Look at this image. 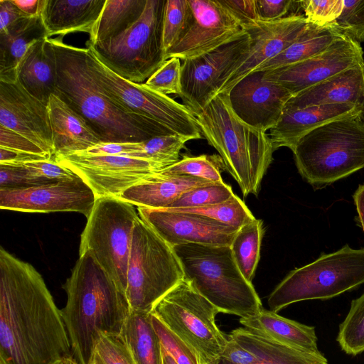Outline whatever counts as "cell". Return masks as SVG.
<instances>
[{"label": "cell", "instance_id": "7bdbcfd3", "mask_svg": "<svg viewBox=\"0 0 364 364\" xmlns=\"http://www.w3.org/2000/svg\"><path fill=\"white\" fill-rule=\"evenodd\" d=\"M341 33L354 41L364 42V0H343V8L334 21Z\"/></svg>", "mask_w": 364, "mask_h": 364}, {"label": "cell", "instance_id": "83f0119b", "mask_svg": "<svg viewBox=\"0 0 364 364\" xmlns=\"http://www.w3.org/2000/svg\"><path fill=\"white\" fill-rule=\"evenodd\" d=\"M47 38L43 37L29 47L17 69L22 86L46 105L55 93L56 80L55 55Z\"/></svg>", "mask_w": 364, "mask_h": 364}, {"label": "cell", "instance_id": "4dcf8cb0", "mask_svg": "<svg viewBox=\"0 0 364 364\" xmlns=\"http://www.w3.org/2000/svg\"><path fill=\"white\" fill-rule=\"evenodd\" d=\"M120 336L136 364H163V346L151 313L131 311Z\"/></svg>", "mask_w": 364, "mask_h": 364}, {"label": "cell", "instance_id": "277c9868", "mask_svg": "<svg viewBox=\"0 0 364 364\" xmlns=\"http://www.w3.org/2000/svg\"><path fill=\"white\" fill-rule=\"evenodd\" d=\"M196 117L200 132L218 152L243 196H257L273 159L269 134L240 120L225 93L218 94Z\"/></svg>", "mask_w": 364, "mask_h": 364}, {"label": "cell", "instance_id": "d590c367", "mask_svg": "<svg viewBox=\"0 0 364 364\" xmlns=\"http://www.w3.org/2000/svg\"><path fill=\"white\" fill-rule=\"evenodd\" d=\"M168 209L203 215L239 228L255 219L247 206L235 194L227 201L214 205Z\"/></svg>", "mask_w": 364, "mask_h": 364}, {"label": "cell", "instance_id": "2e32d148", "mask_svg": "<svg viewBox=\"0 0 364 364\" xmlns=\"http://www.w3.org/2000/svg\"><path fill=\"white\" fill-rule=\"evenodd\" d=\"M363 61L360 44L341 35L325 50L306 60L264 72L267 79L293 96Z\"/></svg>", "mask_w": 364, "mask_h": 364}, {"label": "cell", "instance_id": "44dd1931", "mask_svg": "<svg viewBox=\"0 0 364 364\" xmlns=\"http://www.w3.org/2000/svg\"><path fill=\"white\" fill-rule=\"evenodd\" d=\"M307 24L304 16L292 14L273 21H259L247 28L245 31L251 38L250 48L228 75L219 93H228L244 77L282 53L302 33Z\"/></svg>", "mask_w": 364, "mask_h": 364}, {"label": "cell", "instance_id": "d4e9b609", "mask_svg": "<svg viewBox=\"0 0 364 364\" xmlns=\"http://www.w3.org/2000/svg\"><path fill=\"white\" fill-rule=\"evenodd\" d=\"M106 0H44L41 18L46 36L87 33L90 36Z\"/></svg>", "mask_w": 364, "mask_h": 364}, {"label": "cell", "instance_id": "bcb514c9", "mask_svg": "<svg viewBox=\"0 0 364 364\" xmlns=\"http://www.w3.org/2000/svg\"><path fill=\"white\" fill-rule=\"evenodd\" d=\"M95 354L102 364H136L121 336H101Z\"/></svg>", "mask_w": 364, "mask_h": 364}, {"label": "cell", "instance_id": "e0dca14e", "mask_svg": "<svg viewBox=\"0 0 364 364\" xmlns=\"http://www.w3.org/2000/svg\"><path fill=\"white\" fill-rule=\"evenodd\" d=\"M193 23L185 36L166 55V60H185L209 53L245 31L218 0H188Z\"/></svg>", "mask_w": 364, "mask_h": 364}, {"label": "cell", "instance_id": "836d02e7", "mask_svg": "<svg viewBox=\"0 0 364 364\" xmlns=\"http://www.w3.org/2000/svg\"><path fill=\"white\" fill-rule=\"evenodd\" d=\"M264 232L262 220L255 218L238 230L230 246L237 267L250 282L259 260Z\"/></svg>", "mask_w": 364, "mask_h": 364}, {"label": "cell", "instance_id": "4fadbf2b", "mask_svg": "<svg viewBox=\"0 0 364 364\" xmlns=\"http://www.w3.org/2000/svg\"><path fill=\"white\" fill-rule=\"evenodd\" d=\"M251 38L245 31L231 41L183 60L179 97L195 116L219 93L228 75L247 54Z\"/></svg>", "mask_w": 364, "mask_h": 364}, {"label": "cell", "instance_id": "681fc988", "mask_svg": "<svg viewBox=\"0 0 364 364\" xmlns=\"http://www.w3.org/2000/svg\"><path fill=\"white\" fill-rule=\"evenodd\" d=\"M42 184L23 168L14 164H0V188L26 187Z\"/></svg>", "mask_w": 364, "mask_h": 364}, {"label": "cell", "instance_id": "ee69618b", "mask_svg": "<svg viewBox=\"0 0 364 364\" xmlns=\"http://www.w3.org/2000/svg\"><path fill=\"white\" fill-rule=\"evenodd\" d=\"M298 4L307 21L321 26L333 23L343 8V0H303Z\"/></svg>", "mask_w": 364, "mask_h": 364}, {"label": "cell", "instance_id": "5b68a950", "mask_svg": "<svg viewBox=\"0 0 364 364\" xmlns=\"http://www.w3.org/2000/svg\"><path fill=\"white\" fill-rule=\"evenodd\" d=\"M173 249L184 279L220 313L245 318L263 309L253 284L237 267L230 246L189 243Z\"/></svg>", "mask_w": 364, "mask_h": 364}, {"label": "cell", "instance_id": "680465c9", "mask_svg": "<svg viewBox=\"0 0 364 364\" xmlns=\"http://www.w3.org/2000/svg\"><path fill=\"white\" fill-rule=\"evenodd\" d=\"M61 364H79L77 361L73 358V356H70L63 361Z\"/></svg>", "mask_w": 364, "mask_h": 364}, {"label": "cell", "instance_id": "f35d334b", "mask_svg": "<svg viewBox=\"0 0 364 364\" xmlns=\"http://www.w3.org/2000/svg\"><path fill=\"white\" fill-rule=\"evenodd\" d=\"M188 140L176 134L159 136L143 141L141 159L156 163L164 168L178 161L181 151Z\"/></svg>", "mask_w": 364, "mask_h": 364}, {"label": "cell", "instance_id": "4316f807", "mask_svg": "<svg viewBox=\"0 0 364 364\" xmlns=\"http://www.w3.org/2000/svg\"><path fill=\"white\" fill-rule=\"evenodd\" d=\"M243 327L263 337L317 356H323L317 345L314 326L283 317L271 310L240 318Z\"/></svg>", "mask_w": 364, "mask_h": 364}, {"label": "cell", "instance_id": "11a10c76", "mask_svg": "<svg viewBox=\"0 0 364 364\" xmlns=\"http://www.w3.org/2000/svg\"><path fill=\"white\" fill-rule=\"evenodd\" d=\"M12 1L30 18L41 17L44 0H12Z\"/></svg>", "mask_w": 364, "mask_h": 364}, {"label": "cell", "instance_id": "f1b7e54d", "mask_svg": "<svg viewBox=\"0 0 364 364\" xmlns=\"http://www.w3.org/2000/svg\"><path fill=\"white\" fill-rule=\"evenodd\" d=\"M228 336L256 356L255 364H328L323 355L295 349L243 326L234 329Z\"/></svg>", "mask_w": 364, "mask_h": 364}, {"label": "cell", "instance_id": "ffe728a7", "mask_svg": "<svg viewBox=\"0 0 364 364\" xmlns=\"http://www.w3.org/2000/svg\"><path fill=\"white\" fill-rule=\"evenodd\" d=\"M0 125L27 138L55 159L48 105L31 95L18 77L0 80Z\"/></svg>", "mask_w": 364, "mask_h": 364}, {"label": "cell", "instance_id": "6da1fadb", "mask_svg": "<svg viewBox=\"0 0 364 364\" xmlns=\"http://www.w3.org/2000/svg\"><path fill=\"white\" fill-rule=\"evenodd\" d=\"M73 356L61 309L41 274L0 247V364H61Z\"/></svg>", "mask_w": 364, "mask_h": 364}, {"label": "cell", "instance_id": "8d00e7d4", "mask_svg": "<svg viewBox=\"0 0 364 364\" xmlns=\"http://www.w3.org/2000/svg\"><path fill=\"white\" fill-rule=\"evenodd\" d=\"M342 350L355 355L364 350V294L351 302L337 337Z\"/></svg>", "mask_w": 364, "mask_h": 364}, {"label": "cell", "instance_id": "7c38bea8", "mask_svg": "<svg viewBox=\"0 0 364 364\" xmlns=\"http://www.w3.org/2000/svg\"><path fill=\"white\" fill-rule=\"evenodd\" d=\"M91 71L107 97L125 112L156 122L188 141L201 138L195 114L183 104L112 72L88 48Z\"/></svg>", "mask_w": 364, "mask_h": 364}, {"label": "cell", "instance_id": "cb8c5ba5", "mask_svg": "<svg viewBox=\"0 0 364 364\" xmlns=\"http://www.w3.org/2000/svg\"><path fill=\"white\" fill-rule=\"evenodd\" d=\"M47 105L55 158L85 151L102 143L85 119L60 97L52 94Z\"/></svg>", "mask_w": 364, "mask_h": 364}, {"label": "cell", "instance_id": "c3c4849f", "mask_svg": "<svg viewBox=\"0 0 364 364\" xmlns=\"http://www.w3.org/2000/svg\"><path fill=\"white\" fill-rule=\"evenodd\" d=\"M240 23L242 28H247L259 21L256 0H223L219 1Z\"/></svg>", "mask_w": 364, "mask_h": 364}, {"label": "cell", "instance_id": "60d3db41", "mask_svg": "<svg viewBox=\"0 0 364 364\" xmlns=\"http://www.w3.org/2000/svg\"><path fill=\"white\" fill-rule=\"evenodd\" d=\"M151 317L163 348L177 364H202L200 358L194 348L172 332L151 313Z\"/></svg>", "mask_w": 364, "mask_h": 364}, {"label": "cell", "instance_id": "db71d44e", "mask_svg": "<svg viewBox=\"0 0 364 364\" xmlns=\"http://www.w3.org/2000/svg\"><path fill=\"white\" fill-rule=\"evenodd\" d=\"M38 160L48 159L0 147V164H17Z\"/></svg>", "mask_w": 364, "mask_h": 364}, {"label": "cell", "instance_id": "52a82bcc", "mask_svg": "<svg viewBox=\"0 0 364 364\" xmlns=\"http://www.w3.org/2000/svg\"><path fill=\"white\" fill-rule=\"evenodd\" d=\"M364 283V248L346 245L290 272L269 294L270 310L278 312L301 301L327 299Z\"/></svg>", "mask_w": 364, "mask_h": 364}, {"label": "cell", "instance_id": "7402d4cb", "mask_svg": "<svg viewBox=\"0 0 364 364\" xmlns=\"http://www.w3.org/2000/svg\"><path fill=\"white\" fill-rule=\"evenodd\" d=\"M364 115V109L353 104H331L301 109H284L277 124L269 136L274 150L288 147L291 150L306 134L319 126L340 119Z\"/></svg>", "mask_w": 364, "mask_h": 364}, {"label": "cell", "instance_id": "7dc6e473", "mask_svg": "<svg viewBox=\"0 0 364 364\" xmlns=\"http://www.w3.org/2000/svg\"><path fill=\"white\" fill-rule=\"evenodd\" d=\"M0 147L38 156L46 159L50 158L40 147L17 132L0 125Z\"/></svg>", "mask_w": 364, "mask_h": 364}, {"label": "cell", "instance_id": "d6a6232c", "mask_svg": "<svg viewBox=\"0 0 364 364\" xmlns=\"http://www.w3.org/2000/svg\"><path fill=\"white\" fill-rule=\"evenodd\" d=\"M46 37L41 17L31 18L6 36H1L0 79L17 78L18 67L29 47Z\"/></svg>", "mask_w": 364, "mask_h": 364}, {"label": "cell", "instance_id": "f546056e", "mask_svg": "<svg viewBox=\"0 0 364 364\" xmlns=\"http://www.w3.org/2000/svg\"><path fill=\"white\" fill-rule=\"evenodd\" d=\"M341 35L334 22L323 26L308 22L305 30L289 47L255 71L272 70L306 60L325 50Z\"/></svg>", "mask_w": 364, "mask_h": 364}, {"label": "cell", "instance_id": "7a4b0ae2", "mask_svg": "<svg viewBox=\"0 0 364 364\" xmlns=\"http://www.w3.org/2000/svg\"><path fill=\"white\" fill-rule=\"evenodd\" d=\"M63 288L67 300L61 312L73 356L90 364L101 336H121L131 312L126 293L90 251L79 255Z\"/></svg>", "mask_w": 364, "mask_h": 364}, {"label": "cell", "instance_id": "5bb4252c", "mask_svg": "<svg viewBox=\"0 0 364 364\" xmlns=\"http://www.w3.org/2000/svg\"><path fill=\"white\" fill-rule=\"evenodd\" d=\"M55 160L80 176L97 198L120 197L124 191L164 168L144 159L85 151L58 156Z\"/></svg>", "mask_w": 364, "mask_h": 364}, {"label": "cell", "instance_id": "8fae6325", "mask_svg": "<svg viewBox=\"0 0 364 364\" xmlns=\"http://www.w3.org/2000/svg\"><path fill=\"white\" fill-rule=\"evenodd\" d=\"M134 206L119 197L97 198L80 237L79 255L90 251L124 291L133 231L139 217Z\"/></svg>", "mask_w": 364, "mask_h": 364}, {"label": "cell", "instance_id": "d6986e66", "mask_svg": "<svg viewBox=\"0 0 364 364\" xmlns=\"http://www.w3.org/2000/svg\"><path fill=\"white\" fill-rule=\"evenodd\" d=\"M225 94L240 120L265 132L277 124L292 97L287 90L267 79L264 71L250 73Z\"/></svg>", "mask_w": 364, "mask_h": 364}, {"label": "cell", "instance_id": "9f6ffc18", "mask_svg": "<svg viewBox=\"0 0 364 364\" xmlns=\"http://www.w3.org/2000/svg\"><path fill=\"white\" fill-rule=\"evenodd\" d=\"M353 198L356 207L359 223L364 231V184L358 186L353 196Z\"/></svg>", "mask_w": 364, "mask_h": 364}, {"label": "cell", "instance_id": "f6af8a7d", "mask_svg": "<svg viewBox=\"0 0 364 364\" xmlns=\"http://www.w3.org/2000/svg\"><path fill=\"white\" fill-rule=\"evenodd\" d=\"M42 184L77 176L70 169L58 163L55 159L17 164Z\"/></svg>", "mask_w": 364, "mask_h": 364}, {"label": "cell", "instance_id": "484cf974", "mask_svg": "<svg viewBox=\"0 0 364 364\" xmlns=\"http://www.w3.org/2000/svg\"><path fill=\"white\" fill-rule=\"evenodd\" d=\"M213 183L198 177L159 171L124 191L119 198L137 208H168L183 193Z\"/></svg>", "mask_w": 364, "mask_h": 364}, {"label": "cell", "instance_id": "3957f363", "mask_svg": "<svg viewBox=\"0 0 364 364\" xmlns=\"http://www.w3.org/2000/svg\"><path fill=\"white\" fill-rule=\"evenodd\" d=\"M62 38H47L55 60V94L85 119L102 143L141 142L174 134L156 122L134 117L116 105L91 71L88 48L66 44Z\"/></svg>", "mask_w": 364, "mask_h": 364}, {"label": "cell", "instance_id": "603a6c76", "mask_svg": "<svg viewBox=\"0 0 364 364\" xmlns=\"http://www.w3.org/2000/svg\"><path fill=\"white\" fill-rule=\"evenodd\" d=\"M353 104L364 109V61L293 95L284 109Z\"/></svg>", "mask_w": 364, "mask_h": 364}, {"label": "cell", "instance_id": "b9f144b4", "mask_svg": "<svg viewBox=\"0 0 364 364\" xmlns=\"http://www.w3.org/2000/svg\"><path fill=\"white\" fill-rule=\"evenodd\" d=\"M181 65L178 58H171L151 75L145 85L150 89L163 94H175L179 96L181 92Z\"/></svg>", "mask_w": 364, "mask_h": 364}, {"label": "cell", "instance_id": "1f68e13d", "mask_svg": "<svg viewBox=\"0 0 364 364\" xmlns=\"http://www.w3.org/2000/svg\"><path fill=\"white\" fill-rule=\"evenodd\" d=\"M146 0H106L86 44L110 41L132 26L142 14Z\"/></svg>", "mask_w": 364, "mask_h": 364}, {"label": "cell", "instance_id": "9a60e30c", "mask_svg": "<svg viewBox=\"0 0 364 364\" xmlns=\"http://www.w3.org/2000/svg\"><path fill=\"white\" fill-rule=\"evenodd\" d=\"M97 197L80 177L32 186L0 188V208L24 213L77 212L87 218Z\"/></svg>", "mask_w": 364, "mask_h": 364}, {"label": "cell", "instance_id": "ac0fdd59", "mask_svg": "<svg viewBox=\"0 0 364 364\" xmlns=\"http://www.w3.org/2000/svg\"><path fill=\"white\" fill-rule=\"evenodd\" d=\"M139 217L172 247L196 243L230 246L240 228L200 215L168 208H137Z\"/></svg>", "mask_w": 364, "mask_h": 364}, {"label": "cell", "instance_id": "6f0895ef", "mask_svg": "<svg viewBox=\"0 0 364 364\" xmlns=\"http://www.w3.org/2000/svg\"><path fill=\"white\" fill-rule=\"evenodd\" d=\"M163 364H177L171 355L163 348Z\"/></svg>", "mask_w": 364, "mask_h": 364}, {"label": "cell", "instance_id": "816d5d0a", "mask_svg": "<svg viewBox=\"0 0 364 364\" xmlns=\"http://www.w3.org/2000/svg\"><path fill=\"white\" fill-rule=\"evenodd\" d=\"M29 18L12 0H0V36H6Z\"/></svg>", "mask_w": 364, "mask_h": 364}, {"label": "cell", "instance_id": "ba28073f", "mask_svg": "<svg viewBox=\"0 0 364 364\" xmlns=\"http://www.w3.org/2000/svg\"><path fill=\"white\" fill-rule=\"evenodd\" d=\"M184 278L173 251L140 217L136 220L127 274L131 311L151 313L156 303Z\"/></svg>", "mask_w": 364, "mask_h": 364}, {"label": "cell", "instance_id": "9c48e42d", "mask_svg": "<svg viewBox=\"0 0 364 364\" xmlns=\"http://www.w3.org/2000/svg\"><path fill=\"white\" fill-rule=\"evenodd\" d=\"M166 0H146L139 19L116 38L87 48L106 67L135 83H144L166 60L163 19Z\"/></svg>", "mask_w": 364, "mask_h": 364}, {"label": "cell", "instance_id": "91938a15", "mask_svg": "<svg viewBox=\"0 0 364 364\" xmlns=\"http://www.w3.org/2000/svg\"><path fill=\"white\" fill-rule=\"evenodd\" d=\"M90 364H102L98 357L95 354L93 359Z\"/></svg>", "mask_w": 364, "mask_h": 364}, {"label": "cell", "instance_id": "f5cc1de1", "mask_svg": "<svg viewBox=\"0 0 364 364\" xmlns=\"http://www.w3.org/2000/svg\"><path fill=\"white\" fill-rule=\"evenodd\" d=\"M259 21L269 22L277 21L285 16L295 4L294 1L256 0Z\"/></svg>", "mask_w": 364, "mask_h": 364}, {"label": "cell", "instance_id": "ab89813d", "mask_svg": "<svg viewBox=\"0 0 364 364\" xmlns=\"http://www.w3.org/2000/svg\"><path fill=\"white\" fill-rule=\"evenodd\" d=\"M225 182L213 183L183 193L168 208H185L214 205L227 201L234 196Z\"/></svg>", "mask_w": 364, "mask_h": 364}, {"label": "cell", "instance_id": "f907efd6", "mask_svg": "<svg viewBox=\"0 0 364 364\" xmlns=\"http://www.w3.org/2000/svg\"><path fill=\"white\" fill-rule=\"evenodd\" d=\"M143 151L141 142H111L100 143L90 148L85 152L97 155L123 156L140 158Z\"/></svg>", "mask_w": 364, "mask_h": 364}, {"label": "cell", "instance_id": "8992f818", "mask_svg": "<svg viewBox=\"0 0 364 364\" xmlns=\"http://www.w3.org/2000/svg\"><path fill=\"white\" fill-rule=\"evenodd\" d=\"M291 151L299 174L315 190L343 179L364 168V115L323 124Z\"/></svg>", "mask_w": 364, "mask_h": 364}, {"label": "cell", "instance_id": "74e56055", "mask_svg": "<svg viewBox=\"0 0 364 364\" xmlns=\"http://www.w3.org/2000/svg\"><path fill=\"white\" fill-rule=\"evenodd\" d=\"M224 169L223 161L219 155L203 154L184 156L161 171L167 173L198 177L215 183H223L221 173Z\"/></svg>", "mask_w": 364, "mask_h": 364}, {"label": "cell", "instance_id": "e575fe53", "mask_svg": "<svg viewBox=\"0 0 364 364\" xmlns=\"http://www.w3.org/2000/svg\"><path fill=\"white\" fill-rule=\"evenodd\" d=\"M193 21L188 0H166L163 19V49L168 51L188 33Z\"/></svg>", "mask_w": 364, "mask_h": 364}, {"label": "cell", "instance_id": "30bf717a", "mask_svg": "<svg viewBox=\"0 0 364 364\" xmlns=\"http://www.w3.org/2000/svg\"><path fill=\"white\" fill-rule=\"evenodd\" d=\"M151 313L194 348L202 364H220L228 337L216 323L220 312L188 280H181Z\"/></svg>", "mask_w": 364, "mask_h": 364}]
</instances>
